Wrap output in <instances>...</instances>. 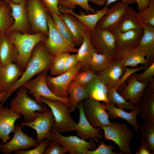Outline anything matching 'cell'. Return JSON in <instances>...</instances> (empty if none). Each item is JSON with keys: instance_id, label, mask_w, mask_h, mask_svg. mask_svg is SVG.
Here are the masks:
<instances>
[{"instance_id": "56", "label": "cell", "mask_w": 154, "mask_h": 154, "mask_svg": "<svg viewBox=\"0 0 154 154\" xmlns=\"http://www.w3.org/2000/svg\"><path fill=\"white\" fill-rule=\"evenodd\" d=\"M2 2H3V0H0V8L2 5Z\"/></svg>"}, {"instance_id": "8", "label": "cell", "mask_w": 154, "mask_h": 154, "mask_svg": "<svg viewBox=\"0 0 154 154\" xmlns=\"http://www.w3.org/2000/svg\"><path fill=\"white\" fill-rule=\"evenodd\" d=\"M51 135L52 140L70 154H86L87 150H93L97 148V145L93 140L88 142L75 135L64 136L52 127Z\"/></svg>"}, {"instance_id": "34", "label": "cell", "mask_w": 154, "mask_h": 154, "mask_svg": "<svg viewBox=\"0 0 154 154\" xmlns=\"http://www.w3.org/2000/svg\"><path fill=\"white\" fill-rule=\"evenodd\" d=\"M140 145L145 146L154 153V120L145 121L141 126Z\"/></svg>"}, {"instance_id": "48", "label": "cell", "mask_w": 154, "mask_h": 154, "mask_svg": "<svg viewBox=\"0 0 154 154\" xmlns=\"http://www.w3.org/2000/svg\"><path fill=\"white\" fill-rule=\"evenodd\" d=\"M147 66H143L138 68H129L126 67H123L125 70V72L120 78V84L121 85L125 87L127 84L125 83V81L127 78L133 74L140 71L141 70L145 69Z\"/></svg>"}, {"instance_id": "23", "label": "cell", "mask_w": 154, "mask_h": 154, "mask_svg": "<svg viewBox=\"0 0 154 154\" xmlns=\"http://www.w3.org/2000/svg\"><path fill=\"white\" fill-rule=\"evenodd\" d=\"M135 72L126 79L127 84L121 92V95L126 100L136 105L139 102L146 88L147 85L138 81Z\"/></svg>"}, {"instance_id": "38", "label": "cell", "mask_w": 154, "mask_h": 154, "mask_svg": "<svg viewBox=\"0 0 154 154\" xmlns=\"http://www.w3.org/2000/svg\"><path fill=\"white\" fill-rule=\"evenodd\" d=\"M52 18L57 30L66 40L74 46L77 45L75 39L70 29L60 16L50 12Z\"/></svg>"}, {"instance_id": "11", "label": "cell", "mask_w": 154, "mask_h": 154, "mask_svg": "<svg viewBox=\"0 0 154 154\" xmlns=\"http://www.w3.org/2000/svg\"><path fill=\"white\" fill-rule=\"evenodd\" d=\"M90 39L92 45L98 53L114 58L116 38L111 31L100 29L96 27L95 29L90 33Z\"/></svg>"}, {"instance_id": "12", "label": "cell", "mask_w": 154, "mask_h": 154, "mask_svg": "<svg viewBox=\"0 0 154 154\" xmlns=\"http://www.w3.org/2000/svg\"><path fill=\"white\" fill-rule=\"evenodd\" d=\"M111 31L116 38L114 58L116 59L122 58L125 52L137 48L143 33V31L135 29L121 33L117 28Z\"/></svg>"}, {"instance_id": "40", "label": "cell", "mask_w": 154, "mask_h": 154, "mask_svg": "<svg viewBox=\"0 0 154 154\" xmlns=\"http://www.w3.org/2000/svg\"><path fill=\"white\" fill-rule=\"evenodd\" d=\"M137 14L143 25L149 24L154 26V0H149L147 8L137 12Z\"/></svg>"}, {"instance_id": "54", "label": "cell", "mask_w": 154, "mask_h": 154, "mask_svg": "<svg viewBox=\"0 0 154 154\" xmlns=\"http://www.w3.org/2000/svg\"><path fill=\"white\" fill-rule=\"evenodd\" d=\"M7 95V93H4L0 94V103L2 102L1 105L6 100V98Z\"/></svg>"}, {"instance_id": "7", "label": "cell", "mask_w": 154, "mask_h": 154, "mask_svg": "<svg viewBox=\"0 0 154 154\" xmlns=\"http://www.w3.org/2000/svg\"><path fill=\"white\" fill-rule=\"evenodd\" d=\"M48 33L44 42L50 54L55 56L58 54L66 52H77L78 49L64 38L57 30L50 13L48 19Z\"/></svg>"}, {"instance_id": "18", "label": "cell", "mask_w": 154, "mask_h": 154, "mask_svg": "<svg viewBox=\"0 0 154 154\" xmlns=\"http://www.w3.org/2000/svg\"><path fill=\"white\" fill-rule=\"evenodd\" d=\"M83 101L78 104L77 108L79 112V119L78 123L72 128L70 131H75L77 135L81 139L86 141L92 139L96 142H99V139H101L103 136L101 127L94 128L89 123L84 115L83 109Z\"/></svg>"}, {"instance_id": "15", "label": "cell", "mask_w": 154, "mask_h": 154, "mask_svg": "<svg viewBox=\"0 0 154 154\" xmlns=\"http://www.w3.org/2000/svg\"><path fill=\"white\" fill-rule=\"evenodd\" d=\"M23 127L18 124L15 125L14 135L9 142L3 143L1 147L0 152L3 154H11L19 150H27L35 147L39 144L36 139L30 137L22 130Z\"/></svg>"}, {"instance_id": "10", "label": "cell", "mask_w": 154, "mask_h": 154, "mask_svg": "<svg viewBox=\"0 0 154 154\" xmlns=\"http://www.w3.org/2000/svg\"><path fill=\"white\" fill-rule=\"evenodd\" d=\"M83 109L86 119L93 127L111 125L107 111L99 101L90 98L84 100Z\"/></svg>"}, {"instance_id": "19", "label": "cell", "mask_w": 154, "mask_h": 154, "mask_svg": "<svg viewBox=\"0 0 154 154\" xmlns=\"http://www.w3.org/2000/svg\"><path fill=\"white\" fill-rule=\"evenodd\" d=\"M5 0L11 8V15L14 20L13 24L6 32L18 31L23 33H31L27 11L26 0H23L18 4H13Z\"/></svg>"}, {"instance_id": "9", "label": "cell", "mask_w": 154, "mask_h": 154, "mask_svg": "<svg viewBox=\"0 0 154 154\" xmlns=\"http://www.w3.org/2000/svg\"><path fill=\"white\" fill-rule=\"evenodd\" d=\"M48 70L44 71L39 73L37 77L30 80L23 86L28 90V93L32 94L35 100L37 102L41 103L40 98L42 97L49 100H58L63 101L70 107L69 98H62L54 95L48 86L46 80Z\"/></svg>"}, {"instance_id": "21", "label": "cell", "mask_w": 154, "mask_h": 154, "mask_svg": "<svg viewBox=\"0 0 154 154\" xmlns=\"http://www.w3.org/2000/svg\"><path fill=\"white\" fill-rule=\"evenodd\" d=\"M23 72L15 63L0 65V94L7 93Z\"/></svg>"}, {"instance_id": "29", "label": "cell", "mask_w": 154, "mask_h": 154, "mask_svg": "<svg viewBox=\"0 0 154 154\" xmlns=\"http://www.w3.org/2000/svg\"><path fill=\"white\" fill-rule=\"evenodd\" d=\"M60 16L70 31L77 45L80 46L83 42L84 34L87 30L86 27L70 13H62Z\"/></svg>"}, {"instance_id": "3", "label": "cell", "mask_w": 154, "mask_h": 154, "mask_svg": "<svg viewBox=\"0 0 154 154\" xmlns=\"http://www.w3.org/2000/svg\"><path fill=\"white\" fill-rule=\"evenodd\" d=\"M18 88L16 96L10 102V108L22 115L24 121L34 120L36 117V112L43 113L47 110L45 104L37 102L28 96V89L24 86H21Z\"/></svg>"}, {"instance_id": "16", "label": "cell", "mask_w": 154, "mask_h": 154, "mask_svg": "<svg viewBox=\"0 0 154 154\" xmlns=\"http://www.w3.org/2000/svg\"><path fill=\"white\" fill-rule=\"evenodd\" d=\"M129 7L128 5L121 1H117L109 8L107 13L98 22L96 27L110 31L117 28Z\"/></svg>"}, {"instance_id": "27", "label": "cell", "mask_w": 154, "mask_h": 154, "mask_svg": "<svg viewBox=\"0 0 154 154\" xmlns=\"http://www.w3.org/2000/svg\"><path fill=\"white\" fill-rule=\"evenodd\" d=\"M143 34L137 48L144 52L148 66L154 62V26L144 25Z\"/></svg>"}, {"instance_id": "28", "label": "cell", "mask_w": 154, "mask_h": 154, "mask_svg": "<svg viewBox=\"0 0 154 154\" xmlns=\"http://www.w3.org/2000/svg\"><path fill=\"white\" fill-rule=\"evenodd\" d=\"M91 32L87 30L84 36L82 42L78 49L76 54L78 59L81 63L82 67L80 71L82 72L90 69V64L93 53L98 52L92 45L90 39Z\"/></svg>"}, {"instance_id": "30", "label": "cell", "mask_w": 154, "mask_h": 154, "mask_svg": "<svg viewBox=\"0 0 154 154\" xmlns=\"http://www.w3.org/2000/svg\"><path fill=\"white\" fill-rule=\"evenodd\" d=\"M143 25L139 19L137 12L129 7L117 29L121 33L133 29L143 31Z\"/></svg>"}, {"instance_id": "41", "label": "cell", "mask_w": 154, "mask_h": 154, "mask_svg": "<svg viewBox=\"0 0 154 154\" xmlns=\"http://www.w3.org/2000/svg\"><path fill=\"white\" fill-rule=\"evenodd\" d=\"M98 76L95 72L90 69L82 72L79 71L76 74L72 81L86 88L89 82Z\"/></svg>"}, {"instance_id": "49", "label": "cell", "mask_w": 154, "mask_h": 154, "mask_svg": "<svg viewBox=\"0 0 154 154\" xmlns=\"http://www.w3.org/2000/svg\"><path fill=\"white\" fill-rule=\"evenodd\" d=\"M79 62L76 54H70L66 59L63 73L69 71L74 69Z\"/></svg>"}, {"instance_id": "36", "label": "cell", "mask_w": 154, "mask_h": 154, "mask_svg": "<svg viewBox=\"0 0 154 154\" xmlns=\"http://www.w3.org/2000/svg\"><path fill=\"white\" fill-rule=\"evenodd\" d=\"M115 59L94 52L90 62V70L94 72L101 71L110 66Z\"/></svg>"}, {"instance_id": "6", "label": "cell", "mask_w": 154, "mask_h": 154, "mask_svg": "<svg viewBox=\"0 0 154 154\" xmlns=\"http://www.w3.org/2000/svg\"><path fill=\"white\" fill-rule=\"evenodd\" d=\"M27 11L31 31L48 36V19L50 14L40 0H26Z\"/></svg>"}, {"instance_id": "4", "label": "cell", "mask_w": 154, "mask_h": 154, "mask_svg": "<svg viewBox=\"0 0 154 154\" xmlns=\"http://www.w3.org/2000/svg\"><path fill=\"white\" fill-rule=\"evenodd\" d=\"M41 103L50 108L54 121L52 127L60 133L70 131L71 129L77 124L70 115L69 107L64 102L58 100H51L41 97Z\"/></svg>"}, {"instance_id": "13", "label": "cell", "mask_w": 154, "mask_h": 154, "mask_svg": "<svg viewBox=\"0 0 154 154\" xmlns=\"http://www.w3.org/2000/svg\"><path fill=\"white\" fill-rule=\"evenodd\" d=\"M81 67V63L79 62L72 70L63 73L56 77L47 75L46 80L48 86L56 96L62 98H69L68 91V86Z\"/></svg>"}, {"instance_id": "43", "label": "cell", "mask_w": 154, "mask_h": 154, "mask_svg": "<svg viewBox=\"0 0 154 154\" xmlns=\"http://www.w3.org/2000/svg\"><path fill=\"white\" fill-rule=\"evenodd\" d=\"M52 139L45 138L35 148L29 150H19L14 152L15 154H43L46 147Z\"/></svg>"}, {"instance_id": "22", "label": "cell", "mask_w": 154, "mask_h": 154, "mask_svg": "<svg viewBox=\"0 0 154 154\" xmlns=\"http://www.w3.org/2000/svg\"><path fill=\"white\" fill-rule=\"evenodd\" d=\"M147 84L146 88L136 106L141 112V119L144 121L154 120V81Z\"/></svg>"}, {"instance_id": "52", "label": "cell", "mask_w": 154, "mask_h": 154, "mask_svg": "<svg viewBox=\"0 0 154 154\" xmlns=\"http://www.w3.org/2000/svg\"><path fill=\"white\" fill-rule=\"evenodd\" d=\"M151 151L144 146L140 145L136 154H151Z\"/></svg>"}, {"instance_id": "31", "label": "cell", "mask_w": 154, "mask_h": 154, "mask_svg": "<svg viewBox=\"0 0 154 154\" xmlns=\"http://www.w3.org/2000/svg\"><path fill=\"white\" fill-rule=\"evenodd\" d=\"M86 88L89 98L109 102L107 97V87L98 76L89 82Z\"/></svg>"}, {"instance_id": "35", "label": "cell", "mask_w": 154, "mask_h": 154, "mask_svg": "<svg viewBox=\"0 0 154 154\" xmlns=\"http://www.w3.org/2000/svg\"><path fill=\"white\" fill-rule=\"evenodd\" d=\"M107 88V97L110 103L116 104L117 108L122 110H135L136 106L126 101L117 92L116 88L110 87Z\"/></svg>"}, {"instance_id": "53", "label": "cell", "mask_w": 154, "mask_h": 154, "mask_svg": "<svg viewBox=\"0 0 154 154\" xmlns=\"http://www.w3.org/2000/svg\"><path fill=\"white\" fill-rule=\"evenodd\" d=\"M89 1L98 6H102L106 4L107 0H89Z\"/></svg>"}, {"instance_id": "45", "label": "cell", "mask_w": 154, "mask_h": 154, "mask_svg": "<svg viewBox=\"0 0 154 154\" xmlns=\"http://www.w3.org/2000/svg\"><path fill=\"white\" fill-rule=\"evenodd\" d=\"M142 73L137 74L136 78L139 81L146 85L153 80L154 76V62L145 69Z\"/></svg>"}, {"instance_id": "24", "label": "cell", "mask_w": 154, "mask_h": 154, "mask_svg": "<svg viewBox=\"0 0 154 154\" xmlns=\"http://www.w3.org/2000/svg\"><path fill=\"white\" fill-rule=\"evenodd\" d=\"M58 9L61 13H70L75 17L86 27L87 29L91 32L95 29L97 24L100 19L107 13L109 8L105 6L102 9L97 10L95 13L86 15L82 11H80L78 15L74 12L72 10L59 5Z\"/></svg>"}, {"instance_id": "57", "label": "cell", "mask_w": 154, "mask_h": 154, "mask_svg": "<svg viewBox=\"0 0 154 154\" xmlns=\"http://www.w3.org/2000/svg\"><path fill=\"white\" fill-rule=\"evenodd\" d=\"M1 139L0 138V144L2 142V141L1 142Z\"/></svg>"}, {"instance_id": "33", "label": "cell", "mask_w": 154, "mask_h": 154, "mask_svg": "<svg viewBox=\"0 0 154 154\" xmlns=\"http://www.w3.org/2000/svg\"><path fill=\"white\" fill-rule=\"evenodd\" d=\"M68 91L70 95L69 108L71 112L76 109L80 102L89 98L86 88L79 85L72 80L68 86Z\"/></svg>"}, {"instance_id": "2", "label": "cell", "mask_w": 154, "mask_h": 154, "mask_svg": "<svg viewBox=\"0 0 154 154\" xmlns=\"http://www.w3.org/2000/svg\"><path fill=\"white\" fill-rule=\"evenodd\" d=\"M9 38L16 46L18 53L15 63L23 71L25 70L35 46L44 42L47 36L42 33H23L18 31L8 33Z\"/></svg>"}, {"instance_id": "44", "label": "cell", "mask_w": 154, "mask_h": 154, "mask_svg": "<svg viewBox=\"0 0 154 154\" xmlns=\"http://www.w3.org/2000/svg\"><path fill=\"white\" fill-rule=\"evenodd\" d=\"M114 149L112 145H108L105 143L103 141H101L98 148L93 150H87L86 154H122L120 152H114L113 151Z\"/></svg>"}, {"instance_id": "50", "label": "cell", "mask_w": 154, "mask_h": 154, "mask_svg": "<svg viewBox=\"0 0 154 154\" xmlns=\"http://www.w3.org/2000/svg\"><path fill=\"white\" fill-rule=\"evenodd\" d=\"M138 5V12L145 9L148 7L149 0H135Z\"/></svg>"}, {"instance_id": "55", "label": "cell", "mask_w": 154, "mask_h": 154, "mask_svg": "<svg viewBox=\"0 0 154 154\" xmlns=\"http://www.w3.org/2000/svg\"><path fill=\"white\" fill-rule=\"evenodd\" d=\"M9 2L14 4H18L23 0H7Z\"/></svg>"}, {"instance_id": "51", "label": "cell", "mask_w": 154, "mask_h": 154, "mask_svg": "<svg viewBox=\"0 0 154 154\" xmlns=\"http://www.w3.org/2000/svg\"><path fill=\"white\" fill-rule=\"evenodd\" d=\"M118 0H107L105 6L108 7L114 2L117 1ZM123 3L129 5L133 4L136 3L135 0H120Z\"/></svg>"}, {"instance_id": "20", "label": "cell", "mask_w": 154, "mask_h": 154, "mask_svg": "<svg viewBox=\"0 0 154 154\" xmlns=\"http://www.w3.org/2000/svg\"><path fill=\"white\" fill-rule=\"evenodd\" d=\"M21 117L8 107L0 106V138L3 143L10 139L9 135L14 131L15 123Z\"/></svg>"}, {"instance_id": "46", "label": "cell", "mask_w": 154, "mask_h": 154, "mask_svg": "<svg viewBox=\"0 0 154 154\" xmlns=\"http://www.w3.org/2000/svg\"><path fill=\"white\" fill-rule=\"evenodd\" d=\"M63 0H40L46 9L50 12L54 13L59 16L61 13L59 10L58 6Z\"/></svg>"}, {"instance_id": "14", "label": "cell", "mask_w": 154, "mask_h": 154, "mask_svg": "<svg viewBox=\"0 0 154 154\" xmlns=\"http://www.w3.org/2000/svg\"><path fill=\"white\" fill-rule=\"evenodd\" d=\"M36 117L30 122L23 121L20 125L22 126H27L35 130L37 133L36 139L39 144L45 138L51 139V131L54 119L50 110H48L43 113L36 112Z\"/></svg>"}, {"instance_id": "32", "label": "cell", "mask_w": 154, "mask_h": 154, "mask_svg": "<svg viewBox=\"0 0 154 154\" xmlns=\"http://www.w3.org/2000/svg\"><path fill=\"white\" fill-rule=\"evenodd\" d=\"M123 67L130 66L131 68L137 67L139 64L148 66L145 53L137 48L125 52L122 56Z\"/></svg>"}, {"instance_id": "26", "label": "cell", "mask_w": 154, "mask_h": 154, "mask_svg": "<svg viewBox=\"0 0 154 154\" xmlns=\"http://www.w3.org/2000/svg\"><path fill=\"white\" fill-rule=\"evenodd\" d=\"M102 104L107 111L109 118L114 119L119 117L125 119L131 125L135 131H138L140 129V125L137 124L136 117L137 115H140L141 112L136 106L135 110H131L129 113L116 107L115 104L105 102Z\"/></svg>"}, {"instance_id": "1", "label": "cell", "mask_w": 154, "mask_h": 154, "mask_svg": "<svg viewBox=\"0 0 154 154\" xmlns=\"http://www.w3.org/2000/svg\"><path fill=\"white\" fill-rule=\"evenodd\" d=\"M54 56L47 51L44 42L37 44L33 48L26 68L23 74L7 92L6 100L16 90L33 77L50 70Z\"/></svg>"}, {"instance_id": "5", "label": "cell", "mask_w": 154, "mask_h": 154, "mask_svg": "<svg viewBox=\"0 0 154 154\" xmlns=\"http://www.w3.org/2000/svg\"><path fill=\"white\" fill-rule=\"evenodd\" d=\"M101 127L104 132L105 140L113 141L118 145L122 154L132 153L130 145L133 134L126 124L114 122L110 125Z\"/></svg>"}, {"instance_id": "39", "label": "cell", "mask_w": 154, "mask_h": 154, "mask_svg": "<svg viewBox=\"0 0 154 154\" xmlns=\"http://www.w3.org/2000/svg\"><path fill=\"white\" fill-rule=\"evenodd\" d=\"M69 52H66L58 54L55 56L50 69L52 75H59L64 72L66 61Z\"/></svg>"}, {"instance_id": "47", "label": "cell", "mask_w": 154, "mask_h": 154, "mask_svg": "<svg viewBox=\"0 0 154 154\" xmlns=\"http://www.w3.org/2000/svg\"><path fill=\"white\" fill-rule=\"evenodd\" d=\"M66 152L62 146L52 140L45 148L43 154H65Z\"/></svg>"}, {"instance_id": "42", "label": "cell", "mask_w": 154, "mask_h": 154, "mask_svg": "<svg viewBox=\"0 0 154 154\" xmlns=\"http://www.w3.org/2000/svg\"><path fill=\"white\" fill-rule=\"evenodd\" d=\"M89 0H63L60 5L72 10L76 8V5H78L89 14L90 12L95 13L96 11L89 4Z\"/></svg>"}, {"instance_id": "25", "label": "cell", "mask_w": 154, "mask_h": 154, "mask_svg": "<svg viewBox=\"0 0 154 154\" xmlns=\"http://www.w3.org/2000/svg\"><path fill=\"white\" fill-rule=\"evenodd\" d=\"M18 57L17 50L6 32L0 33V65L10 62L16 63Z\"/></svg>"}, {"instance_id": "17", "label": "cell", "mask_w": 154, "mask_h": 154, "mask_svg": "<svg viewBox=\"0 0 154 154\" xmlns=\"http://www.w3.org/2000/svg\"><path fill=\"white\" fill-rule=\"evenodd\" d=\"M122 63V58L115 59L110 66L103 70L98 72L97 74L107 87L116 88L118 92H121L125 88L120 84V78L125 72Z\"/></svg>"}, {"instance_id": "37", "label": "cell", "mask_w": 154, "mask_h": 154, "mask_svg": "<svg viewBox=\"0 0 154 154\" xmlns=\"http://www.w3.org/2000/svg\"><path fill=\"white\" fill-rule=\"evenodd\" d=\"M11 13V9L8 3L3 0L0 8V33L6 32L13 24L14 20Z\"/></svg>"}]
</instances>
